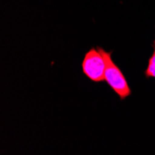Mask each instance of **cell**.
I'll return each instance as SVG.
<instances>
[{
	"label": "cell",
	"mask_w": 155,
	"mask_h": 155,
	"mask_svg": "<svg viewBox=\"0 0 155 155\" xmlns=\"http://www.w3.org/2000/svg\"><path fill=\"white\" fill-rule=\"evenodd\" d=\"M102 55L105 61V81L120 97L121 101H124L132 93L127 80L124 77L120 68L114 63L111 59L112 51H105L103 48H97Z\"/></svg>",
	"instance_id": "6da1fadb"
},
{
	"label": "cell",
	"mask_w": 155,
	"mask_h": 155,
	"mask_svg": "<svg viewBox=\"0 0 155 155\" xmlns=\"http://www.w3.org/2000/svg\"><path fill=\"white\" fill-rule=\"evenodd\" d=\"M144 74L147 78H155V49L152 52V55L149 59L148 67L145 70Z\"/></svg>",
	"instance_id": "3957f363"
},
{
	"label": "cell",
	"mask_w": 155,
	"mask_h": 155,
	"mask_svg": "<svg viewBox=\"0 0 155 155\" xmlns=\"http://www.w3.org/2000/svg\"><path fill=\"white\" fill-rule=\"evenodd\" d=\"M82 70L92 82L105 81V61L97 48H92L86 54L82 62Z\"/></svg>",
	"instance_id": "7a4b0ae2"
},
{
	"label": "cell",
	"mask_w": 155,
	"mask_h": 155,
	"mask_svg": "<svg viewBox=\"0 0 155 155\" xmlns=\"http://www.w3.org/2000/svg\"><path fill=\"white\" fill-rule=\"evenodd\" d=\"M153 48H155V39H154V41H153Z\"/></svg>",
	"instance_id": "277c9868"
}]
</instances>
